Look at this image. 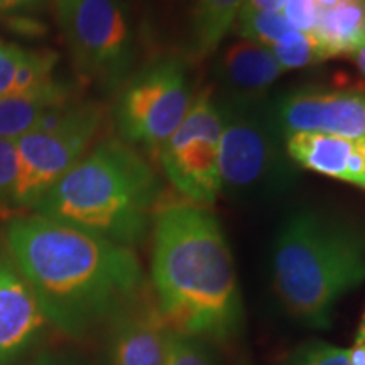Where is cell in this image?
I'll use <instances>...</instances> for the list:
<instances>
[{
  "label": "cell",
  "instance_id": "1",
  "mask_svg": "<svg viewBox=\"0 0 365 365\" xmlns=\"http://www.w3.org/2000/svg\"><path fill=\"white\" fill-rule=\"evenodd\" d=\"M7 244L49 323L70 335L110 318L143 286L130 247L38 213L14 220Z\"/></svg>",
  "mask_w": 365,
  "mask_h": 365
},
{
  "label": "cell",
  "instance_id": "2",
  "mask_svg": "<svg viewBox=\"0 0 365 365\" xmlns=\"http://www.w3.org/2000/svg\"><path fill=\"white\" fill-rule=\"evenodd\" d=\"M153 282L170 330L222 341L239 328L234 259L217 217L203 205L176 203L158 212Z\"/></svg>",
  "mask_w": 365,
  "mask_h": 365
},
{
  "label": "cell",
  "instance_id": "3",
  "mask_svg": "<svg viewBox=\"0 0 365 365\" xmlns=\"http://www.w3.org/2000/svg\"><path fill=\"white\" fill-rule=\"evenodd\" d=\"M158 196L159 182L148 161L127 144L105 140L80 159L34 210L130 247L145 235Z\"/></svg>",
  "mask_w": 365,
  "mask_h": 365
},
{
  "label": "cell",
  "instance_id": "4",
  "mask_svg": "<svg viewBox=\"0 0 365 365\" xmlns=\"http://www.w3.org/2000/svg\"><path fill=\"white\" fill-rule=\"evenodd\" d=\"M272 279L298 322L328 328L336 303L365 281V234L341 218L301 212L277 235Z\"/></svg>",
  "mask_w": 365,
  "mask_h": 365
},
{
  "label": "cell",
  "instance_id": "5",
  "mask_svg": "<svg viewBox=\"0 0 365 365\" xmlns=\"http://www.w3.org/2000/svg\"><path fill=\"white\" fill-rule=\"evenodd\" d=\"M95 103H63L54 107L34 130L16 140L19 182L16 207L34 208L39 200L80 161L102 124Z\"/></svg>",
  "mask_w": 365,
  "mask_h": 365
},
{
  "label": "cell",
  "instance_id": "6",
  "mask_svg": "<svg viewBox=\"0 0 365 365\" xmlns=\"http://www.w3.org/2000/svg\"><path fill=\"white\" fill-rule=\"evenodd\" d=\"M257 100L234 97L218 103L223 118L218 156L220 193H261L287 185L291 168L279 149V124L259 107Z\"/></svg>",
  "mask_w": 365,
  "mask_h": 365
},
{
  "label": "cell",
  "instance_id": "7",
  "mask_svg": "<svg viewBox=\"0 0 365 365\" xmlns=\"http://www.w3.org/2000/svg\"><path fill=\"white\" fill-rule=\"evenodd\" d=\"M63 36L86 78L117 85L134 58V36L122 0H56Z\"/></svg>",
  "mask_w": 365,
  "mask_h": 365
},
{
  "label": "cell",
  "instance_id": "8",
  "mask_svg": "<svg viewBox=\"0 0 365 365\" xmlns=\"http://www.w3.org/2000/svg\"><path fill=\"white\" fill-rule=\"evenodd\" d=\"M193 102L185 63L180 58L159 59L125 85L115 112L118 130L129 143L159 153Z\"/></svg>",
  "mask_w": 365,
  "mask_h": 365
},
{
  "label": "cell",
  "instance_id": "9",
  "mask_svg": "<svg viewBox=\"0 0 365 365\" xmlns=\"http://www.w3.org/2000/svg\"><path fill=\"white\" fill-rule=\"evenodd\" d=\"M223 118L212 91L203 90L195 98L185 120L159 149V159L168 178L191 203H215L220 195L218 156Z\"/></svg>",
  "mask_w": 365,
  "mask_h": 365
},
{
  "label": "cell",
  "instance_id": "10",
  "mask_svg": "<svg viewBox=\"0 0 365 365\" xmlns=\"http://www.w3.org/2000/svg\"><path fill=\"white\" fill-rule=\"evenodd\" d=\"M277 124L286 135L318 132L350 140L365 139V93L301 90L277 107Z\"/></svg>",
  "mask_w": 365,
  "mask_h": 365
},
{
  "label": "cell",
  "instance_id": "11",
  "mask_svg": "<svg viewBox=\"0 0 365 365\" xmlns=\"http://www.w3.org/2000/svg\"><path fill=\"white\" fill-rule=\"evenodd\" d=\"M168 330L158 304L137 294L110 317L112 365H166Z\"/></svg>",
  "mask_w": 365,
  "mask_h": 365
},
{
  "label": "cell",
  "instance_id": "12",
  "mask_svg": "<svg viewBox=\"0 0 365 365\" xmlns=\"http://www.w3.org/2000/svg\"><path fill=\"white\" fill-rule=\"evenodd\" d=\"M49 323L39 299L11 259L0 257V365H9Z\"/></svg>",
  "mask_w": 365,
  "mask_h": 365
},
{
  "label": "cell",
  "instance_id": "13",
  "mask_svg": "<svg viewBox=\"0 0 365 365\" xmlns=\"http://www.w3.org/2000/svg\"><path fill=\"white\" fill-rule=\"evenodd\" d=\"M284 71L269 48L240 39L223 51L220 76L235 98H261Z\"/></svg>",
  "mask_w": 365,
  "mask_h": 365
},
{
  "label": "cell",
  "instance_id": "14",
  "mask_svg": "<svg viewBox=\"0 0 365 365\" xmlns=\"http://www.w3.org/2000/svg\"><path fill=\"white\" fill-rule=\"evenodd\" d=\"M312 36L319 58L350 56L365 44V0H340L330 9H319Z\"/></svg>",
  "mask_w": 365,
  "mask_h": 365
},
{
  "label": "cell",
  "instance_id": "15",
  "mask_svg": "<svg viewBox=\"0 0 365 365\" xmlns=\"http://www.w3.org/2000/svg\"><path fill=\"white\" fill-rule=\"evenodd\" d=\"M68 102V90L63 85L51 83L33 91L9 95L0 100V139L17 140L34 130L41 118L51 108Z\"/></svg>",
  "mask_w": 365,
  "mask_h": 365
},
{
  "label": "cell",
  "instance_id": "16",
  "mask_svg": "<svg viewBox=\"0 0 365 365\" xmlns=\"http://www.w3.org/2000/svg\"><path fill=\"white\" fill-rule=\"evenodd\" d=\"M355 140L318 132L286 135V153L304 170L344 180Z\"/></svg>",
  "mask_w": 365,
  "mask_h": 365
},
{
  "label": "cell",
  "instance_id": "17",
  "mask_svg": "<svg viewBox=\"0 0 365 365\" xmlns=\"http://www.w3.org/2000/svg\"><path fill=\"white\" fill-rule=\"evenodd\" d=\"M245 0H196L191 31V56L203 59L212 54L232 29Z\"/></svg>",
  "mask_w": 365,
  "mask_h": 365
},
{
  "label": "cell",
  "instance_id": "18",
  "mask_svg": "<svg viewBox=\"0 0 365 365\" xmlns=\"http://www.w3.org/2000/svg\"><path fill=\"white\" fill-rule=\"evenodd\" d=\"M235 21L239 36L269 49L291 29L282 12L259 11L247 4L240 9Z\"/></svg>",
  "mask_w": 365,
  "mask_h": 365
},
{
  "label": "cell",
  "instance_id": "19",
  "mask_svg": "<svg viewBox=\"0 0 365 365\" xmlns=\"http://www.w3.org/2000/svg\"><path fill=\"white\" fill-rule=\"evenodd\" d=\"M271 51L282 70H296L322 61L318 44L312 34L289 29L272 46Z\"/></svg>",
  "mask_w": 365,
  "mask_h": 365
},
{
  "label": "cell",
  "instance_id": "20",
  "mask_svg": "<svg viewBox=\"0 0 365 365\" xmlns=\"http://www.w3.org/2000/svg\"><path fill=\"white\" fill-rule=\"evenodd\" d=\"M56 63V54L49 51H24L19 68H17L16 81H14L12 95L27 93L39 86L51 83L53 68Z\"/></svg>",
  "mask_w": 365,
  "mask_h": 365
},
{
  "label": "cell",
  "instance_id": "21",
  "mask_svg": "<svg viewBox=\"0 0 365 365\" xmlns=\"http://www.w3.org/2000/svg\"><path fill=\"white\" fill-rule=\"evenodd\" d=\"M166 365H217L207 341L198 336L168 330Z\"/></svg>",
  "mask_w": 365,
  "mask_h": 365
},
{
  "label": "cell",
  "instance_id": "22",
  "mask_svg": "<svg viewBox=\"0 0 365 365\" xmlns=\"http://www.w3.org/2000/svg\"><path fill=\"white\" fill-rule=\"evenodd\" d=\"M19 182V154L16 140L0 139V205L16 207V191Z\"/></svg>",
  "mask_w": 365,
  "mask_h": 365
},
{
  "label": "cell",
  "instance_id": "23",
  "mask_svg": "<svg viewBox=\"0 0 365 365\" xmlns=\"http://www.w3.org/2000/svg\"><path fill=\"white\" fill-rule=\"evenodd\" d=\"M287 365H350L346 349L325 341H308L296 349Z\"/></svg>",
  "mask_w": 365,
  "mask_h": 365
},
{
  "label": "cell",
  "instance_id": "24",
  "mask_svg": "<svg viewBox=\"0 0 365 365\" xmlns=\"http://www.w3.org/2000/svg\"><path fill=\"white\" fill-rule=\"evenodd\" d=\"M319 7L314 0H286L282 16L291 29L312 34L318 21Z\"/></svg>",
  "mask_w": 365,
  "mask_h": 365
},
{
  "label": "cell",
  "instance_id": "25",
  "mask_svg": "<svg viewBox=\"0 0 365 365\" xmlns=\"http://www.w3.org/2000/svg\"><path fill=\"white\" fill-rule=\"evenodd\" d=\"M22 53L19 46L0 41V100L12 95Z\"/></svg>",
  "mask_w": 365,
  "mask_h": 365
},
{
  "label": "cell",
  "instance_id": "26",
  "mask_svg": "<svg viewBox=\"0 0 365 365\" xmlns=\"http://www.w3.org/2000/svg\"><path fill=\"white\" fill-rule=\"evenodd\" d=\"M345 181L365 190V139L355 140L352 154L346 164Z\"/></svg>",
  "mask_w": 365,
  "mask_h": 365
},
{
  "label": "cell",
  "instance_id": "27",
  "mask_svg": "<svg viewBox=\"0 0 365 365\" xmlns=\"http://www.w3.org/2000/svg\"><path fill=\"white\" fill-rule=\"evenodd\" d=\"M249 7L259 9V11H269V12H281L284 7L286 0H245Z\"/></svg>",
  "mask_w": 365,
  "mask_h": 365
},
{
  "label": "cell",
  "instance_id": "28",
  "mask_svg": "<svg viewBox=\"0 0 365 365\" xmlns=\"http://www.w3.org/2000/svg\"><path fill=\"white\" fill-rule=\"evenodd\" d=\"M346 359L350 365H365V341H357L352 349H346Z\"/></svg>",
  "mask_w": 365,
  "mask_h": 365
},
{
  "label": "cell",
  "instance_id": "29",
  "mask_svg": "<svg viewBox=\"0 0 365 365\" xmlns=\"http://www.w3.org/2000/svg\"><path fill=\"white\" fill-rule=\"evenodd\" d=\"M352 58H354L355 66H357L359 73L365 78V44L352 54Z\"/></svg>",
  "mask_w": 365,
  "mask_h": 365
},
{
  "label": "cell",
  "instance_id": "30",
  "mask_svg": "<svg viewBox=\"0 0 365 365\" xmlns=\"http://www.w3.org/2000/svg\"><path fill=\"white\" fill-rule=\"evenodd\" d=\"M31 365H70V364L63 362V360L53 359V357H39L38 360H34Z\"/></svg>",
  "mask_w": 365,
  "mask_h": 365
},
{
  "label": "cell",
  "instance_id": "31",
  "mask_svg": "<svg viewBox=\"0 0 365 365\" xmlns=\"http://www.w3.org/2000/svg\"><path fill=\"white\" fill-rule=\"evenodd\" d=\"M27 2V0H0V12L2 11H9V9H14L21 4Z\"/></svg>",
  "mask_w": 365,
  "mask_h": 365
},
{
  "label": "cell",
  "instance_id": "32",
  "mask_svg": "<svg viewBox=\"0 0 365 365\" xmlns=\"http://www.w3.org/2000/svg\"><path fill=\"white\" fill-rule=\"evenodd\" d=\"M319 9H330L340 2V0H314Z\"/></svg>",
  "mask_w": 365,
  "mask_h": 365
},
{
  "label": "cell",
  "instance_id": "33",
  "mask_svg": "<svg viewBox=\"0 0 365 365\" xmlns=\"http://www.w3.org/2000/svg\"><path fill=\"white\" fill-rule=\"evenodd\" d=\"M357 341H365V313L362 317V322H360V327H359V333H357Z\"/></svg>",
  "mask_w": 365,
  "mask_h": 365
}]
</instances>
